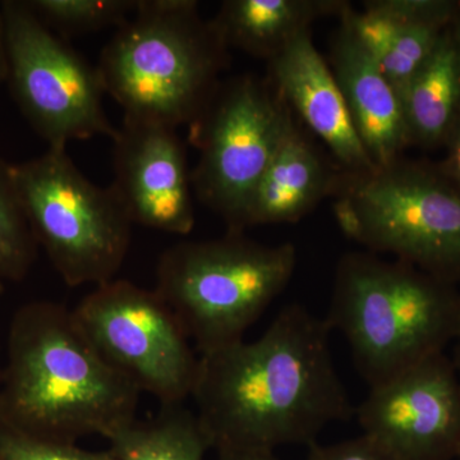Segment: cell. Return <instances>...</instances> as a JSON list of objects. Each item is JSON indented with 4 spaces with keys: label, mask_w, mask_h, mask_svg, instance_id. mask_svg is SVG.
I'll list each match as a JSON object with an SVG mask.
<instances>
[{
    "label": "cell",
    "mask_w": 460,
    "mask_h": 460,
    "mask_svg": "<svg viewBox=\"0 0 460 460\" xmlns=\"http://www.w3.org/2000/svg\"><path fill=\"white\" fill-rule=\"evenodd\" d=\"M293 119L268 78L243 75L220 83L190 124V144L199 153L190 172L193 193L228 232L244 233L251 199Z\"/></svg>",
    "instance_id": "obj_8"
},
{
    "label": "cell",
    "mask_w": 460,
    "mask_h": 460,
    "mask_svg": "<svg viewBox=\"0 0 460 460\" xmlns=\"http://www.w3.org/2000/svg\"><path fill=\"white\" fill-rule=\"evenodd\" d=\"M356 414L363 435L396 460L459 456L460 377L445 352L370 387Z\"/></svg>",
    "instance_id": "obj_11"
},
{
    "label": "cell",
    "mask_w": 460,
    "mask_h": 460,
    "mask_svg": "<svg viewBox=\"0 0 460 460\" xmlns=\"http://www.w3.org/2000/svg\"><path fill=\"white\" fill-rule=\"evenodd\" d=\"M219 460H280L271 450L260 449H220Z\"/></svg>",
    "instance_id": "obj_25"
},
{
    "label": "cell",
    "mask_w": 460,
    "mask_h": 460,
    "mask_svg": "<svg viewBox=\"0 0 460 460\" xmlns=\"http://www.w3.org/2000/svg\"><path fill=\"white\" fill-rule=\"evenodd\" d=\"M459 9V0H368L362 11L349 3L343 16L399 93L425 65Z\"/></svg>",
    "instance_id": "obj_15"
},
{
    "label": "cell",
    "mask_w": 460,
    "mask_h": 460,
    "mask_svg": "<svg viewBox=\"0 0 460 460\" xmlns=\"http://www.w3.org/2000/svg\"><path fill=\"white\" fill-rule=\"evenodd\" d=\"M332 199L345 237L460 286V189L438 163L402 156L362 174L344 172Z\"/></svg>",
    "instance_id": "obj_5"
},
{
    "label": "cell",
    "mask_w": 460,
    "mask_h": 460,
    "mask_svg": "<svg viewBox=\"0 0 460 460\" xmlns=\"http://www.w3.org/2000/svg\"><path fill=\"white\" fill-rule=\"evenodd\" d=\"M36 241L13 184L7 164L0 162V274L5 280H21L35 260Z\"/></svg>",
    "instance_id": "obj_21"
},
{
    "label": "cell",
    "mask_w": 460,
    "mask_h": 460,
    "mask_svg": "<svg viewBox=\"0 0 460 460\" xmlns=\"http://www.w3.org/2000/svg\"><path fill=\"white\" fill-rule=\"evenodd\" d=\"M5 77L18 107L53 150L117 128L102 105V81L62 38L42 23L26 2L0 3Z\"/></svg>",
    "instance_id": "obj_9"
},
{
    "label": "cell",
    "mask_w": 460,
    "mask_h": 460,
    "mask_svg": "<svg viewBox=\"0 0 460 460\" xmlns=\"http://www.w3.org/2000/svg\"><path fill=\"white\" fill-rule=\"evenodd\" d=\"M344 0H226L211 20L226 47L271 60L321 18L341 16Z\"/></svg>",
    "instance_id": "obj_17"
},
{
    "label": "cell",
    "mask_w": 460,
    "mask_h": 460,
    "mask_svg": "<svg viewBox=\"0 0 460 460\" xmlns=\"http://www.w3.org/2000/svg\"><path fill=\"white\" fill-rule=\"evenodd\" d=\"M0 460H117L108 450L90 452L77 443L33 438L0 425Z\"/></svg>",
    "instance_id": "obj_22"
},
{
    "label": "cell",
    "mask_w": 460,
    "mask_h": 460,
    "mask_svg": "<svg viewBox=\"0 0 460 460\" xmlns=\"http://www.w3.org/2000/svg\"><path fill=\"white\" fill-rule=\"evenodd\" d=\"M4 278H3V275L0 274V293L3 292V283H4Z\"/></svg>",
    "instance_id": "obj_29"
},
{
    "label": "cell",
    "mask_w": 460,
    "mask_h": 460,
    "mask_svg": "<svg viewBox=\"0 0 460 460\" xmlns=\"http://www.w3.org/2000/svg\"><path fill=\"white\" fill-rule=\"evenodd\" d=\"M305 460H396L380 444L367 435H361L341 443L308 447Z\"/></svg>",
    "instance_id": "obj_23"
},
{
    "label": "cell",
    "mask_w": 460,
    "mask_h": 460,
    "mask_svg": "<svg viewBox=\"0 0 460 460\" xmlns=\"http://www.w3.org/2000/svg\"><path fill=\"white\" fill-rule=\"evenodd\" d=\"M74 314L105 361L141 394L154 396L160 405L190 398L199 357L155 289L113 279L95 287Z\"/></svg>",
    "instance_id": "obj_10"
},
{
    "label": "cell",
    "mask_w": 460,
    "mask_h": 460,
    "mask_svg": "<svg viewBox=\"0 0 460 460\" xmlns=\"http://www.w3.org/2000/svg\"><path fill=\"white\" fill-rule=\"evenodd\" d=\"M399 98L411 147L443 148L460 118V54L450 26Z\"/></svg>",
    "instance_id": "obj_18"
},
{
    "label": "cell",
    "mask_w": 460,
    "mask_h": 460,
    "mask_svg": "<svg viewBox=\"0 0 460 460\" xmlns=\"http://www.w3.org/2000/svg\"><path fill=\"white\" fill-rule=\"evenodd\" d=\"M229 48L193 0H138L96 66L124 117L177 129L192 124L219 86Z\"/></svg>",
    "instance_id": "obj_4"
},
{
    "label": "cell",
    "mask_w": 460,
    "mask_h": 460,
    "mask_svg": "<svg viewBox=\"0 0 460 460\" xmlns=\"http://www.w3.org/2000/svg\"><path fill=\"white\" fill-rule=\"evenodd\" d=\"M328 62L357 135L374 164L386 165L404 156L411 144L399 93L357 38L343 12L330 39Z\"/></svg>",
    "instance_id": "obj_14"
},
{
    "label": "cell",
    "mask_w": 460,
    "mask_h": 460,
    "mask_svg": "<svg viewBox=\"0 0 460 460\" xmlns=\"http://www.w3.org/2000/svg\"><path fill=\"white\" fill-rule=\"evenodd\" d=\"M344 171L316 147L296 117L257 184L244 230L296 223L328 198H334Z\"/></svg>",
    "instance_id": "obj_16"
},
{
    "label": "cell",
    "mask_w": 460,
    "mask_h": 460,
    "mask_svg": "<svg viewBox=\"0 0 460 460\" xmlns=\"http://www.w3.org/2000/svg\"><path fill=\"white\" fill-rule=\"evenodd\" d=\"M323 319L343 335L357 370L375 387L454 343L460 290L399 260L345 253Z\"/></svg>",
    "instance_id": "obj_3"
},
{
    "label": "cell",
    "mask_w": 460,
    "mask_h": 460,
    "mask_svg": "<svg viewBox=\"0 0 460 460\" xmlns=\"http://www.w3.org/2000/svg\"><path fill=\"white\" fill-rule=\"evenodd\" d=\"M141 393L111 367L75 317L54 302L23 305L9 329L0 425L77 443L136 420Z\"/></svg>",
    "instance_id": "obj_2"
},
{
    "label": "cell",
    "mask_w": 460,
    "mask_h": 460,
    "mask_svg": "<svg viewBox=\"0 0 460 460\" xmlns=\"http://www.w3.org/2000/svg\"><path fill=\"white\" fill-rule=\"evenodd\" d=\"M445 156L438 164L460 189V118L444 144Z\"/></svg>",
    "instance_id": "obj_24"
},
{
    "label": "cell",
    "mask_w": 460,
    "mask_h": 460,
    "mask_svg": "<svg viewBox=\"0 0 460 460\" xmlns=\"http://www.w3.org/2000/svg\"><path fill=\"white\" fill-rule=\"evenodd\" d=\"M36 243L68 287L108 283L122 268L132 220L111 187L87 180L66 150L7 164Z\"/></svg>",
    "instance_id": "obj_7"
},
{
    "label": "cell",
    "mask_w": 460,
    "mask_h": 460,
    "mask_svg": "<svg viewBox=\"0 0 460 460\" xmlns=\"http://www.w3.org/2000/svg\"><path fill=\"white\" fill-rule=\"evenodd\" d=\"M5 77L4 40H3L2 18H0V80Z\"/></svg>",
    "instance_id": "obj_27"
},
{
    "label": "cell",
    "mask_w": 460,
    "mask_h": 460,
    "mask_svg": "<svg viewBox=\"0 0 460 460\" xmlns=\"http://www.w3.org/2000/svg\"><path fill=\"white\" fill-rule=\"evenodd\" d=\"M2 370H3V367H0V384H2Z\"/></svg>",
    "instance_id": "obj_30"
},
{
    "label": "cell",
    "mask_w": 460,
    "mask_h": 460,
    "mask_svg": "<svg viewBox=\"0 0 460 460\" xmlns=\"http://www.w3.org/2000/svg\"><path fill=\"white\" fill-rule=\"evenodd\" d=\"M268 80L344 172L362 174L377 168L357 135L328 59L314 47L311 31L269 60Z\"/></svg>",
    "instance_id": "obj_13"
},
{
    "label": "cell",
    "mask_w": 460,
    "mask_h": 460,
    "mask_svg": "<svg viewBox=\"0 0 460 460\" xmlns=\"http://www.w3.org/2000/svg\"><path fill=\"white\" fill-rule=\"evenodd\" d=\"M456 459L460 460V454H459V456H458V458H456Z\"/></svg>",
    "instance_id": "obj_31"
},
{
    "label": "cell",
    "mask_w": 460,
    "mask_h": 460,
    "mask_svg": "<svg viewBox=\"0 0 460 460\" xmlns=\"http://www.w3.org/2000/svg\"><path fill=\"white\" fill-rule=\"evenodd\" d=\"M332 334L325 319L292 304L256 341L199 354L190 398L211 449L310 447L329 425L349 419Z\"/></svg>",
    "instance_id": "obj_1"
},
{
    "label": "cell",
    "mask_w": 460,
    "mask_h": 460,
    "mask_svg": "<svg viewBox=\"0 0 460 460\" xmlns=\"http://www.w3.org/2000/svg\"><path fill=\"white\" fill-rule=\"evenodd\" d=\"M450 33H452V39L454 44H456V50L460 54V9L458 14L454 18L452 25H450Z\"/></svg>",
    "instance_id": "obj_26"
},
{
    "label": "cell",
    "mask_w": 460,
    "mask_h": 460,
    "mask_svg": "<svg viewBox=\"0 0 460 460\" xmlns=\"http://www.w3.org/2000/svg\"><path fill=\"white\" fill-rule=\"evenodd\" d=\"M111 140V187L132 223L169 234H190L195 226V193L177 129L124 117Z\"/></svg>",
    "instance_id": "obj_12"
},
{
    "label": "cell",
    "mask_w": 460,
    "mask_h": 460,
    "mask_svg": "<svg viewBox=\"0 0 460 460\" xmlns=\"http://www.w3.org/2000/svg\"><path fill=\"white\" fill-rule=\"evenodd\" d=\"M292 243L266 246L244 233L181 242L164 251L155 290L199 354L242 341L286 289L296 266Z\"/></svg>",
    "instance_id": "obj_6"
},
{
    "label": "cell",
    "mask_w": 460,
    "mask_h": 460,
    "mask_svg": "<svg viewBox=\"0 0 460 460\" xmlns=\"http://www.w3.org/2000/svg\"><path fill=\"white\" fill-rule=\"evenodd\" d=\"M117 460H204L211 449L195 411L162 405L153 419H136L105 436Z\"/></svg>",
    "instance_id": "obj_19"
},
{
    "label": "cell",
    "mask_w": 460,
    "mask_h": 460,
    "mask_svg": "<svg viewBox=\"0 0 460 460\" xmlns=\"http://www.w3.org/2000/svg\"><path fill=\"white\" fill-rule=\"evenodd\" d=\"M452 361L454 366H456V372H458L460 377V329L458 335H456V341H454V357Z\"/></svg>",
    "instance_id": "obj_28"
},
{
    "label": "cell",
    "mask_w": 460,
    "mask_h": 460,
    "mask_svg": "<svg viewBox=\"0 0 460 460\" xmlns=\"http://www.w3.org/2000/svg\"><path fill=\"white\" fill-rule=\"evenodd\" d=\"M42 23L63 35H78L124 25L137 0H31L26 2Z\"/></svg>",
    "instance_id": "obj_20"
}]
</instances>
